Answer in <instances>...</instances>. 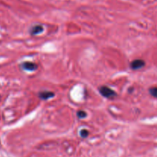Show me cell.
<instances>
[{"label": "cell", "instance_id": "6da1fadb", "mask_svg": "<svg viewBox=\"0 0 157 157\" xmlns=\"http://www.w3.org/2000/svg\"><path fill=\"white\" fill-rule=\"evenodd\" d=\"M99 92L104 98H108V99H112L117 96V94L114 90L109 88L107 86H101L99 88Z\"/></svg>", "mask_w": 157, "mask_h": 157}, {"label": "cell", "instance_id": "7a4b0ae2", "mask_svg": "<svg viewBox=\"0 0 157 157\" xmlns=\"http://www.w3.org/2000/svg\"><path fill=\"white\" fill-rule=\"evenodd\" d=\"M21 67L27 71H34L38 68V65L31 61H25L21 64Z\"/></svg>", "mask_w": 157, "mask_h": 157}, {"label": "cell", "instance_id": "3957f363", "mask_svg": "<svg viewBox=\"0 0 157 157\" xmlns=\"http://www.w3.org/2000/svg\"><path fill=\"white\" fill-rule=\"evenodd\" d=\"M145 66V61L142 59H135L130 63V67L133 70H139Z\"/></svg>", "mask_w": 157, "mask_h": 157}, {"label": "cell", "instance_id": "277c9868", "mask_svg": "<svg viewBox=\"0 0 157 157\" xmlns=\"http://www.w3.org/2000/svg\"><path fill=\"white\" fill-rule=\"evenodd\" d=\"M55 97V93L50 91V90H41L38 93V98L41 100H49Z\"/></svg>", "mask_w": 157, "mask_h": 157}, {"label": "cell", "instance_id": "5b68a950", "mask_svg": "<svg viewBox=\"0 0 157 157\" xmlns=\"http://www.w3.org/2000/svg\"><path fill=\"white\" fill-rule=\"evenodd\" d=\"M43 26L41 25H35L30 29V34L32 35H37L43 32Z\"/></svg>", "mask_w": 157, "mask_h": 157}, {"label": "cell", "instance_id": "8992f818", "mask_svg": "<svg viewBox=\"0 0 157 157\" xmlns=\"http://www.w3.org/2000/svg\"><path fill=\"white\" fill-rule=\"evenodd\" d=\"M77 116H78V117L80 118V119H84V118H85L86 117H87V113H86L84 110H78V111L77 112Z\"/></svg>", "mask_w": 157, "mask_h": 157}, {"label": "cell", "instance_id": "52a82bcc", "mask_svg": "<svg viewBox=\"0 0 157 157\" xmlns=\"http://www.w3.org/2000/svg\"><path fill=\"white\" fill-rule=\"evenodd\" d=\"M89 135V132L88 130H87L86 129H83L80 131V136H81L82 138H86L87 137V136Z\"/></svg>", "mask_w": 157, "mask_h": 157}, {"label": "cell", "instance_id": "ba28073f", "mask_svg": "<svg viewBox=\"0 0 157 157\" xmlns=\"http://www.w3.org/2000/svg\"><path fill=\"white\" fill-rule=\"evenodd\" d=\"M150 94L154 98H157V87H152L150 89Z\"/></svg>", "mask_w": 157, "mask_h": 157}]
</instances>
